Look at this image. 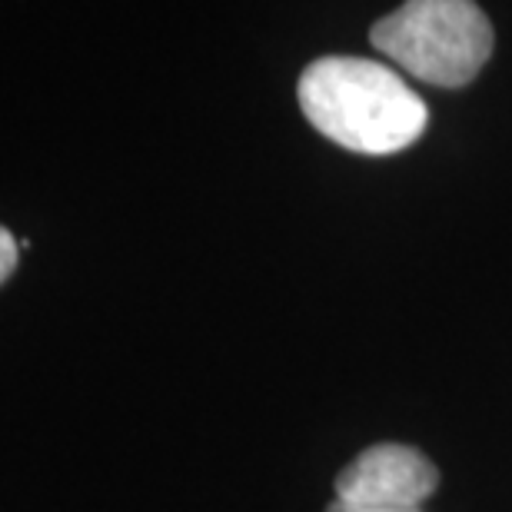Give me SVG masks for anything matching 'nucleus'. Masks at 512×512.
I'll use <instances>...</instances> for the list:
<instances>
[{
	"instance_id": "2",
	"label": "nucleus",
	"mask_w": 512,
	"mask_h": 512,
	"mask_svg": "<svg viewBox=\"0 0 512 512\" xmlns=\"http://www.w3.org/2000/svg\"><path fill=\"white\" fill-rule=\"evenodd\" d=\"M370 44L409 77L456 90L486 67L493 24L473 0H409L376 20Z\"/></svg>"
},
{
	"instance_id": "1",
	"label": "nucleus",
	"mask_w": 512,
	"mask_h": 512,
	"mask_svg": "<svg viewBox=\"0 0 512 512\" xmlns=\"http://www.w3.org/2000/svg\"><path fill=\"white\" fill-rule=\"evenodd\" d=\"M296 97L326 140L370 157L413 147L429 124L423 97L393 67L366 57L313 60L300 74Z\"/></svg>"
},
{
	"instance_id": "5",
	"label": "nucleus",
	"mask_w": 512,
	"mask_h": 512,
	"mask_svg": "<svg viewBox=\"0 0 512 512\" xmlns=\"http://www.w3.org/2000/svg\"><path fill=\"white\" fill-rule=\"evenodd\" d=\"M326 512H423V509H370V506H350V503H340V499H336Z\"/></svg>"
},
{
	"instance_id": "3",
	"label": "nucleus",
	"mask_w": 512,
	"mask_h": 512,
	"mask_svg": "<svg viewBox=\"0 0 512 512\" xmlns=\"http://www.w3.org/2000/svg\"><path fill=\"white\" fill-rule=\"evenodd\" d=\"M439 483L426 453L403 443H380L363 449L336 476V499L370 509H419Z\"/></svg>"
},
{
	"instance_id": "4",
	"label": "nucleus",
	"mask_w": 512,
	"mask_h": 512,
	"mask_svg": "<svg viewBox=\"0 0 512 512\" xmlns=\"http://www.w3.org/2000/svg\"><path fill=\"white\" fill-rule=\"evenodd\" d=\"M20 263V243L14 240V233L7 227H0V286L10 280V273L17 270Z\"/></svg>"
}]
</instances>
